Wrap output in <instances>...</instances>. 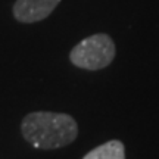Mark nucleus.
<instances>
[{"label":"nucleus","instance_id":"3","mask_svg":"<svg viewBox=\"0 0 159 159\" xmlns=\"http://www.w3.org/2000/svg\"><path fill=\"white\" fill-rule=\"evenodd\" d=\"M61 0H16L13 16L18 22L33 24L43 21L57 7Z\"/></svg>","mask_w":159,"mask_h":159},{"label":"nucleus","instance_id":"2","mask_svg":"<svg viewBox=\"0 0 159 159\" xmlns=\"http://www.w3.org/2000/svg\"><path fill=\"white\" fill-rule=\"evenodd\" d=\"M115 53V43L108 34H93L75 46L69 53V59L78 68L97 71L111 65Z\"/></svg>","mask_w":159,"mask_h":159},{"label":"nucleus","instance_id":"4","mask_svg":"<svg viewBox=\"0 0 159 159\" xmlns=\"http://www.w3.org/2000/svg\"><path fill=\"white\" fill-rule=\"evenodd\" d=\"M84 159H125L124 144L119 140L106 142L89 152Z\"/></svg>","mask_w":159,"mask_h":159},{"label":"nucleus","instance_id":"1","mask_svg":"<svg viewBox=\"0 0 159 159\" xmlns=\"http://www.w3.org/2000/svg\"><path fill=\"white\" fill-rule=\"evenodd\" d=\"M22 136L39 149H57L72 143L78 125L72 116L56 112H33L22 119Z\"/></svg>","mask_w":159,"mask_h":159}]
</instances>
